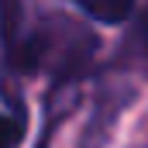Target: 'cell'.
I'll return each mask as SVG.
<instances>
[{
	"mask_svg": "<svg viewBox=\"0 0 148 148\" xmlns=\"http://www.w3.org/2000/svg\"><path fill=\"white\" fill-rule=\"evenodd\" d=\"M21 138H24V117L14 121V117L0 114V148H17Z\"/></svg>",
	"mask_w": 148,
	"mask_h": 148,
	"instance_id": "obj_3",
	"label": "cell"
},
{
	"mask_svg": "<svg viewBox=\"0 0 148 148\" xmlns=\"http://www.w3.org/2000/svg\"><path fill=\"white\" fill-rule=\"evenodd\" d=\"M21 21H24V3H21V0H0V31H3V45H7L10 62H14V55H17L21 45H24Z\"/></svg>",
	"mask_w": 148,
	"mask_h": 148,
	"instance_id": "obj_2",
	"label": "cell"
},
{
	"mask_svg": "<svg viewBox=\"0 0 148 148\" xmlns=\"http://www.w3.org/2000/svg\"><path fill=\"white\" fill-rule=\"evenodd\" d=\"M73 3L100 24H124L138 7V0H73Z\"/></svg>",
	"mask_w": 148,
	"mask_h": 148,
	"instance_id": "obj_1",
	"label": "cell"
}]
</instances>
